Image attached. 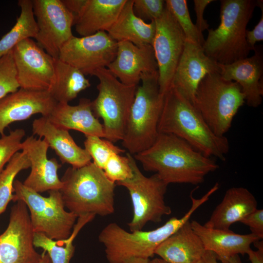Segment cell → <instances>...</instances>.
Segmentation results:
<instances>
[{
	"label": "cell",
	"mask_w": 263,
	"mask_h": 263,
	"mask_svg": "<svg viewBox=\"0 0 263 263\" xmlns=\"http://www.w3.org/2000/svg\"><path fill=\"white\" fill-rule=\"evenodd\" d=\"M134 157L145 170L155 172L168 185H197L204 182L207 175L219 168L213 159L170 134L159 133L150 148Z\"/></svg>",
	"instance_id": "cell-1"
},
{
	"label": "cell",
	"mask_w": 263,
	"mask_h": 263,
	"mask_svg": "<svg viewBox=\"0 0 263 263\" xmlns=\"http://www.w3.org/2000/svg\"><path fill=\"white\" fill-rule=\"evenodd\" d=\"M158 131L176 136L204 155L223 161L229 150L227 138L215 135L192 103L172 86L165 94Z\"/></svg>",
	"instance_id": "cell-2"
},
{
	"label": "cell",
	"mask_w": 263,
	"mask_h": 263,
	"mask_svg": "<svg viewBox=\"0 0 263 263\" xmlns=\"http://www.w3.org/2000/svg\"><path fill=\"white\" fill-rule=\"evenodd\" d=\"M191 205L181 218L173 217L153 230L128 231L115 223L107 225L101 231L98 240L105 248L110 263H124L132 258L149 259L158 246L189 220L193 213L206 202L205 197L190 195Z\"/></svg>",
	"instance_id": "cell-3"
},
{
	"label": "cell",
	"mask_w": 263,
	"mask_h": 263,
	"mask_svg": "<svg viewBox=\"0 0 263 263\" xmlns=\"http://www.w3.org/2000/svg\"><path fill=\"white\" fill-rule=\"evenodd\" d=\"M61 181L59 191L65 207L77 217L113 213L116 184L93 162L80 168H68Z\"/></svg>",
	"instance_id": "cell-4"
},
{
	"label": "cell",
	"mask_w": 263,
	"mask_h": 263,
	"mask_svg": "<svg viewBox=\"0 0 263 263\" xmlns=\"http://www.w3.org/2000/svg\"><path fill=\"white\" fill-rule=\"evenodd\" d=\"M220 23L208 30L203 46L205 54L218 63L227 65L247 57L251 51L246 42V26L257 1L221 0Z\"/></svg>",
	"instance_id": "cell-5"
},
{
	"label": "cell",
	"mask_w": 263,
	"mask_h": 263,
	"mask_svg": "<svg viewBox=\"0 0 263 263\" xmlns=\"http://www.w3.org/2000/svg\"><path fill=\"white\" fill-rule=\"evenodd\" d=\"M140 81L122 140L123 146L132 155L145 150L155 141L164 101L165 95L159 90L158 72L142 74Z\"/></svg>",
	"instance_id": "cell-6"
},
{
	"label": "cell",
	"mask_w": 263,
	"mask_h": 263,
	"mask_svg": "<svg viewBox=\"0 0 263 263\" xmlns=\"http://www.w3.org/2000/svg\"><path fill=\"white\" fill-rule=\"evenodd\" d=\"M244 103L245 96L239 84L214 73L206 75L199 83L192 104L212 132L224 136Z\"/></svg>",
	"instance_id": "cell-7"
},
{
	"label": "cell",
	"mask_w": 263,
	"mask_h": 263,
	"mask_svg": "<svg viewBox=\"0 0 263 263\" xmlns=\"http://www.w3.org/2000/svg\"><path fill=\"white\" fill-rule=\"evenodd\" d=\"M93 75L99 80L98 94L91 107L94 115L102 119L104 138L113 143L122 140L137 86L123 84L107 68L97 70Z\"/></svg>",
	"instance_id": "cell-8"
},
{
	"label": "cell",
	"mask_w": 263,
	"mask_h": 263,
	"mask_svg": "<svg viewBox=\"0 0 263 263\" xmlns=\"http://www.w3.org/2000/svg\"><path fill=\"white\" fill-rule=\"evenodd\" d=\"M14 193V202L21 201L26 205L35 232L56 241L70 236L77 217L65 209L59 190H50L49 196L44 197L16 180Z\"/></svg>",
	"instance_id": "cell-9"
},
{
	"label": "cell",
	"mask_w": 263,
	"mask_h": 263,
	"mask_svg": "<svg viewBox=\"0 0 263 263\" xmlns=\"http://www.w3.org/2000/svg\"><path fill=\"white\" fill-rule=\"evenodd\" d=\"M130 159L132 177L116 184L125 187L129 193L133 215L128 225L133 231L142 230L149 222H160L163 217L171 214V209L165 201L168 185L155 173L145 176L130 153Z\"/></svg>",
	"instance_id": "cell-10"
},
{
	"label": "cell",
	"mask_w": 263,
	"mask_h": 263,
	"mask_svg": "<svg viewBox=\"0 0 263 263\" xmlns=\"http://www.w3.org/2000/svg\"><path fill=\"white\" fill-rule=\"evenodd\" d=\"M117 42L105 31L81 37L73 36L61 47L58 58L93 75L98 69L107 68L115 59Z\"/></svg>",
	"instance_id": "cell-11"
},
{
	"label": "cell",
	"mask_w": 263,
	"mask_h": 263,
	"mask_svg": "<svg viewBox=\"0 0 263 263\" xmlns=\"http://www.w3.org/2000/svg\"><path fill=\"white\" fill-rule=\"evenodd\" d=\"M155 33L152 46L157 64L158 85L165 95L184 50L186 38L176 20L165 7L160 17L154 20Z\"/></svg>",
	"instance_id": "cell-12"
},
{
	"label": "cell",
	"mask_w": 263,
	"mask_h": 263,
	"mask_svg": "<svg viewBox=\"0 0 263 263\" xmlns=\"http://www.w3.org/2000/svg\"><path fill=\"white\" fill-rule=\"evenodd\" d=\"M32 1L38 26L36 42L52 57L58 58L61 47L74 36L75 17L61 0Z\"/></svg>",
	"instance_id": "cell-13"
},
{
	"label": "cell",
	"mask_w": 263,
	"mask_h": 263,
	"mask_svg": "<svg viewBox=\"0 0 263 263\" xmlns=\"http://www.w3.org/2000/svg\"><path fill=\"white\" fill-rule=\"evenodd\" d=\"M34 234L26 205L17 201L8 225L0 235V263H38L42 254L35 249Z\"/></svg>",
	"instance_id": "cell-14"
},
{
	"label": "cell",
	"mask_w": 263,
	"mask_h": 263,
	"mask_svg": "<svg viewBox=\"0 0 263 263\" xmlns=\"http://www.w3.org/2000/svg\"><path fill=\"white\" fill-rule=\"evenodd\" d=\"M20 88L49 92L55 75V59L37 42L27 38L12 50Z\"/></svg>",
	"instance_id": "cell-15"
},
{
	"label": "cell",
	"mask_w": 263,
	"mask_h": 263,
	"mask_svg": "<svg viewBox=\"0 0 263 263\" xmlns=\"http://www.w3.org/2000/svg\"><path fill=\"white\" fill-rule=\"evenodd\" d=\"M49 148L44 139L33 135L21 143V150L26 153L31 164L30 173L23 184L38 193L59 190L62 186L57 173L61 165L55 158H48Z\"/></svg>",
	"instance_id": "cell-16"
},
{
	"label": "cell",
	"mask_w": 263,
	"mask_h": 263,
	"mask_svg": "<svg viewBox=\"0 0 263 263\" xmlns=\"http://www.w3.org/2000/svg\"><path fill=\"white\" fill-rule=\"evenodd\" d=\"M107 68L129 86H138L143 74L158 72L152 45L137 46L127 41L117 42L116 57Z\"/></svg>",
	"instance_id": "cell-17"
},
{
	"label": "cell",
	"mask_w": 263,
	"mask_h": 263,
	"mask_svg": "<svg viewBox=\"0 0 263 263\" xmlns=\"http://www.w3.org/2000/svg\"><path fill=\"white\" fill-rule=\"evenodd\" d=\"M219 71L218 63L205 54L202 47L186 40L171 86L192 103L201 81Z\"/></svg>",
	"instance_id": "cell-18"
},
{
	"label": "cell",
	"mask_w": 263,
	"mask_h": 263,
	"mask_svg": "<svg viewBox=\"0 0 263 263\" xmlns=\"http://www.w3.org/2000/svg\"><path fill=\"white\" fill-rule=\"evenodd\" d=\"M57 102L48 91L19 89L0 101V134L14 122L29 118L39 113L48 117Z\"/></svg>",
	"instance_id": "cell-19"
},
{
	"label": "cell",
	"mask_w": 263,
	"mask_h": 263,
	"mask_svg": "<svg viewBox=\"0 0 263 263\" xmlns=\"http://www.w3.org/2000/svg\"><path fill=\"white\" fill-rule=\"evenodd\" d=\"M254 51L251 57L230 64L218 65L221 76L239 84L246 104L257 108L262 104L263 96V56L261 48L255 46Z\"/></svg>",
	"instance_id": "cell-20"
},
{
	"label": "cell",
	"mask_w": 263,
	"mask_h": 263,
	"mask_svg": "<svg viewBox=\"0 0 263 263\" xmlns=\"http://www.w3.org/2000/svg\"><path fill=\"white\" fill-rule=\"evenodd\" d=\"M190 224L206 251L214 253L221 263H230L234 256L246 254L251 248V245L260 240L251 233L240 234L230 229L209 228L195 220L191 221Z\"/></svg>",
	"instance_id": "cell-21"
},
{
	"label": "cell",
	"mask_w": 263,
	"mask_h": 263,
	"mask_svg": "<svg viewBox=\"0 0 263 263\" xmlns=\"http://www.w3.org/2000/svg\"><path fill=\"white\" fill-rule=\"evenodd\" d=\"M32 132L47 142L62 163L80 168L91 162L90 155L76 144L69 131L56 126L47 117L35 119L32 123Z\"/></svg>",
	"instance_id": "cell-22"
},
{
	"label": "cell",
	"mask_w": 263,
	"mask_h": 263,
	"mask_svg": "<svg viewBox=\"0 0 263 263\" xmlns=\"http://www.w3.org/2000/svg\"><path fill=\"white\" fill-rule=\"evenodd\" d=\"M258 203L247 188L232 187L228 189L222 200L204 225L209 228L229 230L231 225L240 222L257 208Z\"/></svg>",
	"instance_id": "cell-23"
},
{
	"label": "cell",
	"mask_w": 263,
	"mask_h": 263,
	"mask_svg": "<svg viewBox=\"0 0 263 263\" xmlns=\"http://www.w3.org/2000/svg\"><path fill=\"white\" fill-rule=\"evenodd\" d=\"M46 117L59 128L75 130L85 136L105 137L102 124L94 115L89 99L81 98L75 106L57 102Z\"/></svg>",
	"instance_id": "cell-24"
},
{
	"label": "cell",
	"mask_w": 263,
	"mask_h": 263,
	"mask_svg": "<svg viewBox=\"0 0 263 263\" xmlns=\"http://www.w3.org/2000/svg\"><path fill=\"white\" fill-rule=\"evenodd\" d=\"M205 252L189 220L162 243L155 254L168 263H195L203 258Z\"/></svg>",
	"instance_id": "cell-25"
},
{
	"label": "cell",
	"mask_w": 263,
	"mask_h": 263,
	"mask_svg": "<svg viewBox=\"0 0 263 263\" xmlns=\"http://www.w3.org/2000/svg\"><path fill=\"white\" fill-rule=\"evenodd\" d=\"M127 0H86L75 18L76 32L81 37L107 32L117 19Z\"/></svg>",
	"instance_id": "cell-26"
},
{
	"label": "cell",
	"mask_w": 263,
	"mask_h": 263,
	"mask_svg": "<svg viewBox=\"0 0 263 263\" xmlns=\"http://www.w3.org/2000/svg\"><path fill=\"white\" fill-rule=\"evenodd\" d=\"M133 0H127L117 19L107 32L117 42L127 41L137 45H152L155 33L154 20L147 23L133 11Z\"/></svg>",
	"instance_id": "cell-27"
},
{
	"label": "cell",
	"mask_w": 263,
	"mask_h": 263,
	"mask_svg": "<svg viewBox=\"0 0 263 263\" xmlns=\"http://www.w3.org/2000/svg\"><path fill=\"white\" fill-rule=\"evenodd\" d=\"M55 75L49 91L57 102L68 104L91 83L85 75L76 68L58 58L55 59Z\"/></svg>",
	"instance_id": "cell-28"
},
{
	"label": "cell",
	"mask_w": 263,
	"mask_h": 263,
	"mask_svg": "<svg viewBox=\"0 0 263 263\" xmlns=\"http://www.w3.org/2000/svg\"><path fill=\"white\" fill-rule=\"evenodd\" d=\"M95 216L94 214H87L77 217L70 236L65 240L56 241L42 233L35 232L34 246L41 248L47 252L52 263H70L75 249L74 240L82 227L91 222Z\"/></svg>",
	"instance_id": "cell-29"
},
{
	"label": "cell",
	"mask_w": 263,
	"mask_h": 263,
	"mask_svg": "<svg viewBox=\"0 0 263 263\" xmlns=\"http://www.w3.org/2000/svg\"><path fill=\"white\" fill-rule=\"evenodd\" d=\"M20 13L11 29L0 39V58L27 38H36L38 26L34 15L32 1L19 0Z\"/></svg>",
	"instance_id": "cell-30"
},
{
	"label": "cell",
	"mask_w": 263,
	"mask_h": 263,
	"mask_svg": "<svg viewBox=\"0 0 263 263\" xmlns=\"http://www.w3.org/2000/svg\"><path fill=\"white\" fill-rule=\"evenodd\" d=\"M30 162L26 153L17 152L0 172V215L4 212L9 203L12 201L14 182L18 174L30 168Z\"/></svg>",
	"instance_id": "cell-31"
},
{
	"label": "cell",
	"mask_w": 263,
	"mask_h": 263,
	"mask_svg": "<svg viewBox=\"0 0 263 263\" xmlns=\"http://www.w3.org/2000/svg\"><path fill=\"white\" fill-rule=\"evenodd\" d=\"M166 6L183 30L186 40L203 47L205 39L191 19L186 0H166Z\"/></svg>",
	"instance_id": "cell-32"
},
{
	"label": "cell",
	"mask_w": 263,
	"mask_h": 263,
	"mask_svg": "<svg viewBox=\"0 0 263 263\" xmlns=\"http://www.w3.org/2000/svg\"><path fill=\"white\" fill-rule=\"evenodd\" d=\"M84 149L93 160V163L103 169L109 159L113 155L121 154L125 150L115 145L112 142L96 136H85Z\"/></svg>",
	"instance_id": "cell-33"
},
{
	"label": "cell",
	"mask_w": 263,
	"mask_h": 263,
	"mask_svg": "<svg viewBox=\"0 0 263 263\" xmlns=\"http://www.w3.org/2000/svg\"><path fill=\"white\" fill-rule=\"evenodd\" d=\"M19 88L11 50L0 58V101Z\"/></svg>",
	"instance_id": "cell-34"
},
{
	"label": "cell",
	"mask_w": 263,
	"mask_h": 263,
	"mask_svg": "<svg viewBox=\"0 0 263 263\" xmlns=\"http://www.w3.org/2000/svg\"><path fill=\"white\" fill-rule=\"evenodd\" d=\"M103 170L107 178L115 184L131 178L133 172L130 153L128 152L126 156L113 155L109 159Z\"/></svg>",
	"instance_id": "cell-35"
},
{
	"label": "cell",
	"mask_w": 263,
	"mask_h": 263,
	"mask_svg": "<svg viewBox=\"0 0 263 263\" xmlns=\"http://www.w3.org/2000/svg\"><path fill=\"white\" fill-rule=\"evenodd\" d=\"M25 131L22 129L11 131L8 134H3L0 137V172L4 166L13 155L21 150L22 138Z\"/></svg>",
	"instance_id": "cell-36"
},
{
	"label": "cell",
	"mask_w": 263,
	"mask_h": 263,
	"mask_svg": "<svg viewBox=\"0 0 263 263\" xmlns=\"http://www.w3.org/2000/svg\"><path fill=\"white\" fill-rule=\"evenodd\" d=\"M135 15L145 22L155 20L161 16L165 7L163 0H133Z\"/></svg>",
	"instance_id": "cell-37"
},
{
	"label": "cell",
	"mask_w": 263,
	"mask_h": 263,
	"mask_svg": "<svg viewBox=\"0 0 263 263\" xmlns=\"http://www.w3.org/2000/svg\"><path fill=\"white\" fill-rule=\"evenodd\" d=\"M240 223L249 227L251 233L260 240L263 238V209L257 208L247 215Z\"/></svg>",
	"instance_id": "cell-38"
},
{
	"label": "cell",
	"mask_w": 263,
	"mask_h": 263,
	"mask_svg": "<svg viewBox=\"0 0 263 263\" xmlns=\"http://www.w3.org/2000/svg\"><path fill=\"white\" fill-rule=\"evenodd\" d=\"M257 6L260 7L262 15L258 23L251 31L246 32V42L251 50H254L257 42L263 40V1L257 0Z\"/></svg>",
	"instance_id": "cell-39"
},
{
	"label": "cell",
	"mask_w": 263,
	"mask_h": 263,
	"mask_svg": "<svg viewBox=\"0 0 263 263\" xmlns=\"http://www.w3.org/2000/svg\"><path fill=\"white\" fill-rule=\"evenodd\" d=\"M213 0H194V10L196 15V22L195 24L198 30L203 33L206 30H208L209 24L207 20L204 19V12L206 7Z\"/></svg>",
	"instance_id": "cell-40"
},
{
	"label": "cell",
	"mask_w": 263,
	"mask_h": 263,
	"mask_svg": "<svg viewBox=\"0 0 263 263\" xmlns=\"http://www.w3.org/2000/svg\"><path fill=\"white\" fill-rule=\"evenodd\" d=\"M256 250L251 248L248 251L246 254L251 263H263V242L259 240L254 243Z\"/></svg>",
	"instance_id": "cell-41"
},
{
	"label": "cell",
	"mask_w": 263,
	"mask_h": 263,
	"mask_svg": "<svg viewBox=\"0 0 263 263\" xmlns=\"http://www.w3.org/2000/svg\"><path fill=\"white\" fill-rule=\"evenodd\" d=\"M65 7L74 15L75 19L79 14L86 0H61Z\"/></svg>",
	"instance_id": "cell-42"
},
{
	"label": "cell",
	"mask_w": 263,
	"mask_h": 263,
	"mask_svg": "<svg viewBox=\"0 0 263 263\" xmlns=\"http://www.w3.org/2000/svg\"><path fill=\"white\" fill-rule=\"evenodd\" d=\"M203 258L206 263H218L217 256L213 252L206 251ZM230 263H242L239 255L233 257L230 260Z\"/></svg>",
	"instance_id": "cell-43"
},
{
	"label": "cell",
	"mask_w": 263,
	"mask_h": 263,
	"mask_svg": "<svg viewBox=\"0 0 263 263\" xmlns=\"http://www.w3.org/2000/svg\"><path fill=\"white\" fill-rule=\"evenodd\" d=\"M149 259L143 258H132L127 260L124 262V263H148Z\"/></svg>",
	"instance_id": "cell-44"
},
{
	"label": "cell",
	"mask_w": 263,
	"mask_h": 263,
	"mask_svg": "<svg viewBox=\"0 0 263 263\" xmlns=\"http://www.w3.org/2000/svg\"><path fill=\"white\" fill-rule=\"evenodd\" d=\"M38 263H52L49 255L45 251L42 253L41 258Z\"/></svg>",
	"instance_id": "cell-45"
},
{
	"label": "cell",
	"mask_w": 263,
	"mask_h": 263,
	"mask_svg": "<svg viewBox=\"0 0 263 263\" xmlns=\"http://www.w3.org/2000/svg\"><path fill=\"white\" fill-rule=\"evenodd\" d=\"M148 263H168L160 258H155L153 259H149Z\"/></svg>",
	"instance_id": "cell-46"
},
{
	"label": "cell",
	"mask_w": 263,
	"mask_h": 263,
	"mask_svg": "<svg viewBox=\"0 0 263 263\" xmlns=\"http://www.w3.org/2000/svg\"><path fill=\"white\" fill-rule=\"evenodd\" d=\"M195 263H206L205 261V260H204L203 258L200 260L199 261H197V262Z\"/></svg>",
	"instance_id": "cell-47"
}]
</instances>
